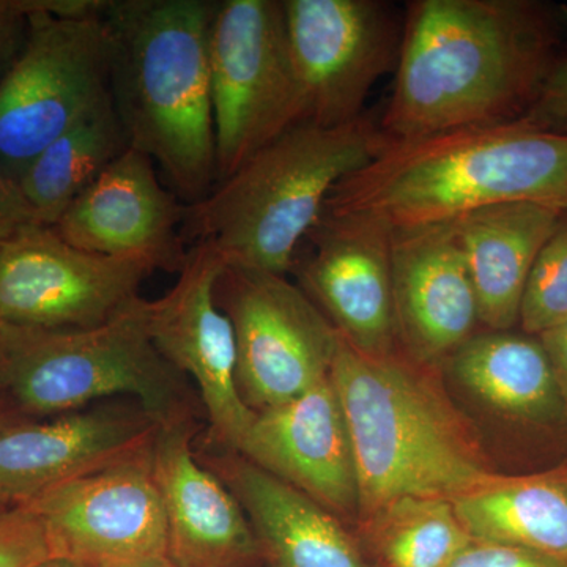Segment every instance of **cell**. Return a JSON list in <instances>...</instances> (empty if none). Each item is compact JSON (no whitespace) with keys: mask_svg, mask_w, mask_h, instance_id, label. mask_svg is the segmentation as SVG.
<instances>
[{"mask_svg":"<svg viewBox=\"0 0 567 567\" xmlns=\"http://www.w3.org/2000/svg\"><path fill=\"white\" fill-rule=\"evenodd\" d=\"M567 55V7L546 0H410L390 142L520 121Z\"/></svg>","mask_w":567,"mask_h":567,"instance_id":"obj_1","label":"cell"},{"mask_svg":"<svg viewBox=\"0 0 567 567\" xmlns=\"http://www.w3.org/2000/svg\"><path fill=\"white\" fill-rule=\"evenodd\" d=\"M331 380L357 464V525L404 496L454 499L498 475L442 368L360 352L341 338Z\"/></svg>","mask_w":567,"mask_h":567,"instance_id":"obj_2","label":"cell"},{"mask_svg":"<svg viewBox=\"0 0 567 567\" xmlns=\"http://www.w3.org/2000/svg\"><path fill=\"white\" fill-rule=\"evenodd\" d=\"M518 203L567 210V136L516 121L390 142L334 186L322 213L399 230Z\"/></svg>","mask_w":567,"mask_h":567,"instance_id":"obj_3","label":"cell"},{"mask_svg":"<svg viewBox=\"0 0 567 567\" xmlns=\"http://www.w3.org/2000/svg\"><path fill=\"white\" fill-rule=\"evenodd\" d=\"M218 2H106L110 95L128 147L158 164L185 205L216 186L210 31Z\"/></svg>","mask_w":567,"mask_h":567,"instance_id":"obj_4","label":"cell"},{"mask_svg":"<svg viewBox=\"0 0 567 567\" xmlns=\"http://www.w3.org/2000/svg\"><path fill=\"white\" fill-rule=\"evenodd\" d=\"M388 144L368 114L339 126L298 123L186 205L183 241L213 246L226 265L287 276L334 186Z\"/></svg>","mask_w":567,"mask_h":567,"instance_id":"obj_5","label":"cell"},{"mask_svg":"<svg viewBox=\"0 0 567 567\" xmlns=\"http://www.w3.org/2000/svg\"><path fill=\"white\" fill-rule=\"evenodd\" d=\"M141 297L87 330L7 324L0 336V391L21 417L62 415L130 399L159 424L199 417L192 380L166 360L145 330Z\"/></svg>","mask_w":567,"mask_h":567,"instance_id":"obj_6","label":"cell"},{"mask_svg":"<svg viewBox=\"0 0 567 567\" xmlns=\"http://www.w3.org/2000/svg\"><path fill=\"white\" fill-rule=\"evenodd\" d=\"M17 58L0 76V166L13 178L52 141L110 96L111 41L103 9L33 10Z\"/></svg>","mask_w":567,"mask_h":567,"instance_id":"obj_7","label":"cell"},{"mask_svg":"<svg viewBox=\"0 0 567 567\" xmlns=\"http://www.w3.org/2000/svg\"><path fill=\"white\" fill-rule=\"evenodd\" d=\"M216 185L305 122L282 0L218 2L210 31Z\"/></svg>","mask_w":567,"mask_h":567,"instance_id":"obj_8","label":"cell"},{"mask_svg":"<svg viewBox=\"0 0 567 567\" xmlns=\"http://www.w3.org/2000/svg\"><path fill=\"white\" fill-rule=\"evenodd\" d=\"M216 305L237 346V385L252 412L286 404L331 375L341 336L287 276L226 265Z\"/></svg>","mask_w":567,"mask_h":567,"instance_id":"obj_9","label":"cell"},{"mask_svg":"<svg viewBox=\"0 0 567 567\" xmlns=\"http://www.w3.org/2000/svg\"><path fill=\"white\" fill-rule=\"evenodd\" d=\"M305 122L339 126L364 115L395 71L404 13L383 0H282Z\"/></svg>","mask_w":567,"mask_h":567,"instance_id":"obj_10","label":"cell"},{"mask_svg":"<svg viewBox=\"0 0 567 567\" xmlns=\"http://www.w3.org/2000/svg\"><path fill=\"white\" fill-rule=\"evenodd\" d=\"M153 270L136 260L74 248L43 224L0 244V319L10 327L87 330L140 297Z\"/></svg>","mask_w":567,"mask_h":567,"instance_id":"obj_11","label":"cell"},{"mask_svg":"<svg viewBox=\"0 0 567 567\" xmlns=\"http://www.w3.org/2000/svg\"><path fill=\"white\" fill-rule=\"evenodd\" d=\"M152 446L25 503L43 525L52 557L82 567H133L167 558Z\"/></svg>","mask_w":567,"mask_h":567,"instance_id":"obj_12","label":"cell"},{"mask_svg":"<svg viewBox=\"0 0 567 567\" xmlns=\"http://www.w3.org/2000/svg\"><path fill=\"white\" fill-rule=\"evenodd\" d=\"M224 267L213 246H193L173 289L158 300L142 298L141 311L153 344L199 394L207 421L200 439L238 451L256 412L238 391L234 327L215 300Z\"/></svg>","mask_w":567,"mask_h":567,"instance_id":"obj_13","label":"cell"},{"mask_svg":"<svg viewBox=\"0 0 567 567\" xmlns=\"http://www.w3.org/2000/svg\"><path fill=\"white\" fill-rule=\"evenodd\" d=\"M391 233L361 216L322 213L295 254L301 290L347 342L369 354L402 352L395 323Z\"/></svg>","mask_w":567,"mask_h":567,"instance_id":"obj_14","label":"cell"},{"mask_svg":"<svg viewBox=\"0 0 567 567\" xmlns=\"http://www.w3.org/2000/svg\"><path fill=\"white\" fill-rule=\"evenodd\" d=\"M162 424L136 401L115 399L0 427V509L144 453Z\"/></svg>","mask_w":567,"mask_h":567,"instance_id":"obj_15","label":"cell"},{"mask_svg":"<svg viewBox=\"0 0 567 567\" xmlns=\"http://www.w3.org/2000/svg\"><path fill=\"white\" fill-rule=\"evenodd\" d=\"M186 205L164 188L155 163L126 148L52 226L82 251L181 274L188 262L181 229Z\"/></svg>","mask_w":567,"mask_h":567,"instance_id":"obj_16","label":"cell"},{"mask_svg":"<svg viewBox=\"0 0 567 567\" xmlns=\"http://www.w3.org/2000/svg\"><path fill=\"white\" fill-rule=\"evenodd\" d=\"M237 453L297 488L350 529L357 527V464L331 375L286 404L256 412Z\"/></svg>","mask_w":567,"mask_h":567,"instance_id":"obj_17","label":"cell"},{"mask_svg":"<svg viewBox=\"0 0 567 567\" xmlns=\"http://www.w3.org/2000/svg\"><path fill=\"white\" fill-rule=\"evenodd\" d=\"M203 431V420L188 417L162 425L153 442L167 558L177 567H262L244 507L194 453V440Z\"/></svg>","mask_w":567,"mask_h":567,"instance_id":"obj_18","label":"cell"},{"mask_svg":"<svg viewBox=\"0 0 567 567\" xmlns=\"http://www.w3.org/2000/svg\"><path fill=\"white\" fill-rule=\"evenodd\" d=\"M391 233L399 346L417 363L442 368L483 330L453 223Z\"/></svg>","mask_w":567,"mask_h":567,"instance_id":"obj_19","label":"cell"},{"mask_svg":"<svg viewBox=\"0 0 567 567\" xmlns=\"http://www.w3.org/2000/svg\"><path fill=\"white\" fill-rule=\"evenodd\" d=\"M194 453L244 507L262 567H377L353 529L237 451L194 440Z\"/></svg>","mask_w":567,"mask_h":567,"instance_id":"obj_20","label":"cell"},{"mask_svg":"<svg viewBox=\"0 0 567 567\" xmlns=\"http://www.w3.org/2000/svg\"><path fill=\"white\" fill-rule=\"evenodd\" d=\"M466 409L481 417L518 424L557 423L567 404L536 336L520 331H477L445 364Z\"/></svg>","mask_w":567,"mask_h":567,"instance_id":"obj_21","label":"cell"},{"mask_svg":"<svg viewBox=\"0 0 567 567\" xmlns=\"http://www.w3.org/2000/svg\"><path fill=\"white\" fill-rule=\"evenodd\" d=\"M561 212L540 204H505L451 221L475 287L483 330L518 327L533 265Z\"/></svg>","mask_w":567,"mask_h":567,"instance_id":"obj_22","label":"cell"},{"mask_svg":"<svg viewBox=\"0 0 567 567\" xmlns=\"http://www.w3.org/2000/svg\"><path fill=\"white\" fill-rule=\"evenodd\" d=\"M451 502L473 539L567 559V465L528 476L498 473Z\"/></svg>","mask_w":567,"mask_h":567,"instance_id":"obj_23","label":"cell"},{"mask_svg":"<svg viewBox=\"0 0 567 567\" xmlns=\"http://www.w3.org/2000/svg\"><path fill=\"white\" fill-rule=\"evenodd\" d=\"M128 148L111 95L28 164L18 183L37 216L54 226L78 197Z\"/></svg>","mask_w":567,"mask_h":567,"instance_id":"obj_24","label":"cell"},{"mask_svg":"<svg viewBox=\"0 0 567 567\" xmlns=\"http://www.w3.org/2000/svg\"><path fill=\"white\" fill-rule=\"evenodd\" d=\"M353 533L377 567H451L473 539L453 502L439 496L395 499Z\"/></svg>","mask_w":567,"mask_h":567,"instance_id":"obj_25","label":"cell"},{"mask_svg":"<svg viewBox=\"0 0 567 567\" xmlns=\"http://www.w3.org/2000/svg\"><path fill=\"white\" fill-rule=\"evenodd\" d=\"M567 317V210L537 254L529 274L518 327L539 336Z\"/></svg>","mask_w":567,"mask_h":567,"instance_id":"obj_26","label":"cell"},{"mask_svg":"<svg viewBox=\"0 0 567 567\" xmlns=\"http://www.w3.org/2000/svg\"><path fill=\"white\" fill-rule=\"evenodd\" d=\"M52 558L40 518L28 506L0 509V567H33Z\"/></svg>","mask_w":567,"mask_h":567,"instance_id":"obj_27","label":"cell"},{"mask_svg":"<svg viewBox=\"0 0 567 567\" xmlns=\"http://www.w3.org/2000/svg\"><path fill=\"white\" fill-rule=\"evenodd\" d=\"M451 567H567V559L524 547L472 539Z\"/></svg>","mask_w":567,"mask_h":567,"instance_id":"obj_28","label":"cell"},{"mask_svg":"<svg viewBox=\"0 0 567 567\" xmlns=\"http://www.w3.org/2000/svg\"><path fill=\"white\" fill-rule=\"evenodd\" d=\"M520 121L540 132L567 136V55L548 74L535 103Z\"/></svg>","mask_w":567,"mask_h":567,"instance_id":"obj_29","label":"cell"},{"mask_svg":"<svg viewBox=\"0 0 567 567\" xmlns=\"http://www.w3.org/2000/svg\"><path fill=\"white\" fill-rule=\"evenodd\" d=\"M29 224H39L35 213L22 194L17 178L0 166V244Z\"/></svg>","mask_w":567,"mask_h":567,"instance_id":"obj_30","label":"cell"},{"mask_svg":"<svg viewBox=\"0 0 567 567\" xmlns=\"http://www.w3.org/2000/svg\"><path fill=\"white\" fill-rule=\"evenodd\" d=\"M28 29V13L20 0H0V76L17 58Z\"/></svg>","mask_w":567,"mask_h":567,"instance_id":"obj_31","label":"cell"},{"mask_svg":"<svg viewBox=\"0 0 567 567\" xmlns=\"http://www.w3.org/2000/svg\"><path fill=\"white\" fill-rule=\"evenodd\" d=\"M536 338L546 350L559 391L567 404V317Z\"/></svg>","mask_w":567,"mask_h":567,"instance_id":"obj_32","label":"cell"},{"mask_svg":"<svg viewBox=\"0 0 567 567\" xmlns=\"http://www.w3.org/2000/svg\"><path fill=\"white\" fill-rule=\"evenodd\" d=\"M18 417L21 416L14 412L13 406L10 405L6 395L0 391V427H2L3 424L10 423V421L18 420Z\"/></svg>","mask_w":567,"mask_h":567,"instance_id":"obj_33","label":"cell"},{"mask_svg":"<svg viewBox=\"0 0 567 567\" xmlns=\"http://www.w3.org/2000/svg\"><path fill=\"white\" fill-rule=\"evenodd\" d=\"M33 567H82L80 565H76V563L70 561V559L65 558H48L44 559V561L39 563V565H35Z\"/></svg>","mask_w":567,"mask_h":567,"instance_id":"obj_34","label":"cell"},{"mask_svg":"<svg viewBox=\"0 0 567 567\" xmlns=\"http://www.w3.org/2000/svg\"><path fill=\"white\" fill-rule=\"evenodd\" d=\"M133 567H177L171 561L169 558L153 559V561L144 563V565H137Z\"/></svg>","mask_w":567,"mask_h":567,"instance_id":"obj_35","label":"cell"},{"mask_svg":"<svg viewBox=\"0 0 567 567\" xmlns=\"http://www.w3.org/2000/svg\"><path fill=\"white\" fill-rule=\"evenodd\" d=\"M6 327H7V324L3 323L2 319H0V336H2L3 331H6Z\"/></svg>","mask_w":567,"mask_h":567,"instance_id":"obj_36","label":"cell"},{"mask_svg":"<svg viewBox=\"0 0 567 567\" xmlns=\"http://www.w3.org/2000/svg\"><path fill=\"white\" fill-rule=\"evenodd\" d=\"M0 364H2V352H0Z\"/></svg>","mask_w":567,"mask_h":567,"instance_id":"obj_37","label":"cell"}]
</instances>
